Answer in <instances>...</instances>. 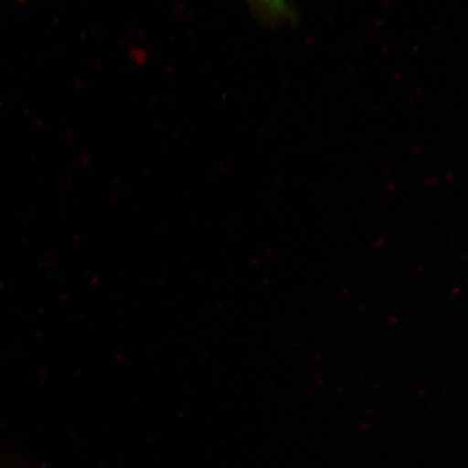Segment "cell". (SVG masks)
<instances>
[{"label":"cell","instance_id":"6da1fadb","mask_svg":"<svg viewBox=\"0 0 468 468\" xmlns=\"http://www.w3.org/2000/svg\"><path fill=\"white\" fill-rule=\"evenodd\" d=\"M251 10L269 26L294 20V10L288 0H248Z\"/></svg>","mask_w":468,"mask_h":468}]
</instances>
